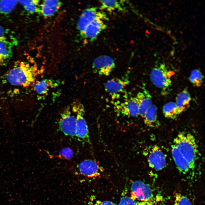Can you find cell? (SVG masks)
<instances>
[{"mask_svg":"<svg viewBox=\"0 0 205 205\" xmlns=\"http://www.w3.org/2000/svg\"><path fill=\"white\" fill-rule=\"evenodd\" d=\"M125 1L123 0H100L101 9L108 12L115 11L125 12L126 10Z\"/></svg>","mask_w":205,"mask_h":205,"instance_id":"obj_18","label":"cell"},{"mask_svg":"<svg viewBox=\"0 0 205 205\" xmlns=\"http://www.w3.org/2000/svg\"><path fill=\"white\" fill-rule=\"evenodd\" d=\"M7 33V30L0 25V37L6 36Z\"/></svg>","mask_w":205,"mask_h":205,"instance_id":"obj_30","label":"cell"},{"mask_svg":"<svg viewBox=\"0 0 205 205\" xmlns=\"http://www.w3.org/2000/svg\"><path fill=\"white\" fill-rule=\"evenodd\" d=\"M118 205H154L151 201H137L131 197L125 196L122 197Z\"/></svg>","mask_w":205,"mask_h":205,"instance_id":"obj_26","label":"cell"},{"mask_svg":"<svg viewBox=\"0 0 205 205\" xmlns=\"http://www.w3.org/2000/svg\"><path fill=\"white\" fill-rule=\"evenodd\" d=\"M115 67L114 60L107 55H102L97 57L92 64L94 72L100 75H109Z\"/></svg>","mask_w":205,"mask_h":205,"instance_id":"obj_7","label":"cell"},{"mask_svg":"<svg viewBox=\"0 0 205 205\" xmlns=\"http://www.w3.org/2000/svg\"><path fill=\"white\" fill-rule=\"evenodd\" d=\"M18 1H0V13L7 14L11 13L15 8Z\"/></svg>","mask_w":205,"mask_h":205,"instance_id":"obj_24","label":"cell"},{"mask_svg":"<svg viewBox=\"0 0 205 205\" xmlns=\"http://www.w3.org/2000/svg\"><path fill=\"white\" fill-rule=\"evenodd\" d=\"M77 167L81 174L89 178L98 176L102 171L96 162L89 159L83 161L78 165Z\"/></svg>","mask_w":205,"mask_h":205,"instance_id":"obj_14","label":"cell"},{"mask_svg":"<svg viewBox=\"0 0 205 205\" xmlns=\"http://www.w3.org/2000/svg\"><path fill=\"white\" fill-rule=\"evenodd\" d=\"M175 205H192V204L186 196L179 194L175 196Z\"/></svg>","mask_w":205,"mask_h":205,"instance_id":"obj_28","label":"cell"},{"mask_svg":"<svg viewBox=\"0 0 205 205\" xmlns=\"http://www.w3.org/2000/svg\"><path fill=\"white\" fill-rule=\"evenodd\" d=\"M163 111L165 116L169 118H175L179 115L176 103L173 102L166 104L163 107Z\"/></svg>","mask_w":205,"mask_h":205,"instance_id":"obj_22","label":"cell"},{"mask_svg":"<svg viewBox=\"0 0 205 205\" xmlns=\"http://www.w3.org/2000/svg\"><path fill=\"white\" fill-rule=\"evenodd\" d=\"M73 150L70 148L65 147L60 150L56 157L62 159H70L73 157Z\"/></svg>","mask_w":205,"mask_h":205,"instance_id":"obj_27","label":"cell"},{"mask_svg":"<svg viewBox=\"0 0 205 205\" xmlns=\"http://www.w3.org/2000/svg\"><path fill=\"white\" fill-rule=\"evenodd\" d=\"M171 152L173 158L178 170L184 174L192 170L190 163L175 146H171Z\"/></svg>","mask_w":205,"mask_h":205,"instance_id":"obj_15","label":"cell"},{"mask_svg":"<svg viewBox=\"0 0 205 205\" xmlns=\"http://www.w3.org/2000/svg\"><path fill=\"white\" fill-rule=\"evenodd\" d=\"M149 150L148 156L149 166L156 171L163 169L166 164L164 154L159 147L156 145L152 147Z\"/></svg>","mask_w":205,"mask_h":205,"instance_id":"obj_11","label":"cell"},{"mask_svg":"<svg viewBox=\"0 0 205 205\" xmlns=\"http://www.w3.org/2000/svg\"><path fill=\"white\" fill-rule=\"evenodd\" d=\"M129 83V80L125 77L113 78L105 83V89L112 99H117Z\"/></svg>","mask_w":205,"mask_h":205,"instance_id":"obj_10","label":"cell"},{"mask_svg":"<svg viewBox=\"0 0 205 205\" xmlns=\"http://www.w3.org/2000/svg\"><path fill=\"white\" fill-rule=\"evenodd\" d=\"M18 3L23 6L24 9L30 13L40 12L38 0L18 1Z\"/></svg>","mask_w":205,"mask_h":205,"instance_id":"obj_23","label":"cell"},{"mask_svg":"<svg viewBox=\"0 0 205 205\" xmlns=\"http://www.w3.org/2000/svg\"><path fill=\"white\" fill-rule=\"evenodd\" d=\"M173 72L168 69L165 64H160L152 69L150 78L153 84L157 87L166 89L172 84L171 77Z\"/></svg>","mask_w":205,"mask_h":205,"instance_id":"obj_4","label":"cell"},{"mask_svg":"<svg viewBox=\"0 0 205 205\" xmlns=\"http://www.w3.org/2000/svg\"><path fill=\"white\" fill-rule=\"evenodd\" d=\"M62 3L58 0H44L40 7V13L45 17L54 15L59 9Z\"/></svg>","mask_w":205,"mask_h":205,"instance_id":"obj_17","label":"cell"},{"mask_svg":"<svg viewBox=\"0 0 205 205\" xmlns=\"http://www.w3.org/2000/svg\"><path fill=\"white\" fill-rule=\"evenodd\" d=\"M106 21L101 18L95 19L87 25L81 35L87 41H93L107 28Z\"/></svg>","mask_w":205,"mask_h":205,"instance_id":"obj_9","label":"cell"},{"mask_svg":"<svg viewBox=\"0 0 205 205\" xmlns=\"http://www.w3.org/2000/svg\"><path fill=\"white\" fill-rule=\"evenodd\" d=\"M94 205H117L114 203L108 200L103 201H97Z\"/></svg>","mask_w":205,"mask_h":205,"instance_id":"obj_29","label":"cell"},{"mask_svg":"<svg viewBox=\"0 0 205 205\" xmlns=\"http://www.w3.org/2000/svg\"><path fill=\"white\" fill-rule=\"evenodd\" d=\"M58 82L50 79H44L35 82L34 89L39 96H45L50 89L57 86Z\"/></svg>","mask_w":205,"mask_h":205,"instance_id":"obj_19","label":"cell"},{"mask_svg":"<svg viewBox=\"0 0 205 205\" xmlns=\"http://www.w3.org/2000/svg\"><path fill=\"white\" fill-rule=\"evenodd\" d=\"M115 109L119 114L131 117L139 115L138 104L135 97H131L115 104Z\"/></svg>","mask_w":205,"mask_h":205,"instance_id":"obj_12","label":"cell"},{"mask_svg":"<svg viewBox=\"0 0 205 205\" xmlns=\"http://www.w3.org/2000/svg\"><path fill=\"white\" fill-rule=\"evenodd\" d=\"M14 39L6 36L0 37V66L6 64L11 58L13 48L16 43Z\"/></svg>","mask_w":205,"mask_h":205,"instance_id":"obj_13","label":"cell"},{"mask_svg":"<svg viewBox=\"0 0 205 205\" xmlns=\"http://www.w3.org/2000/svg\"><path fill=\"white\" fill-rule=\"evenodd\" d=\"M71 106L76 118V138L80 141L90 144L88 127L84 117V105L79 101H76Z\"/></svg>","mask_w":205,"mask_h":205,"instance_id":"obj_3","label":"cell"},{"mask_svg":"<svg viewBox=\"0 0 205 205\" xmlns=\"http://www.w3.org/2000/svg\"><path fill=\"white\" fill-rule=\"evenodd\" d=\"M135 98L139 106V115L144 117L146 111L152 104L151 96L147 90L143 89Z\"/></svg>","mask_w":205,"mask_h":205,"instance_id":"obj_16","label":"cell"},{"mask_svg":"<svg viewBox=\"0 0 205 205\" xmlns=\"http://www.w3.org/2000/svg\"><path fill=\"white\" fill-rule=\"evenodd\" d=\"M101 18L106 21L108 18L104 12L95 7H90L85 9L81 15L77 23V29L81 34L92 21L96 19Z\"/></svg>","mask_w":205,"mask_h":205,"instance_id":"obj_6","label":"cell"},{"mask_svg":"<svg viewBox=\"0 0 205 205\" xmlns=\"http://www.w3.org/2000/svg\"><path fill=\"white\" fill-rule=\"evenodd\" d=\"M204 77L200 70L194 69L191 72L189 80L194 86L200 87L203 83Z\"/></svg>","mask_w":205,"mask_h":205,"instance_id":"obj_25","label":"cell"},{"mask_svg":"<svg viewBox=\"0 0 205 205\" xmlns=\"http://www.w3.org/2000/svg\"><path fill=\"white\" fill-rule=\"evenodd\" d=\"M173 143V144L189 162L192 170H193L198 153L194 136L189 133L181 132L174 139Z\"/></svg>","mask_w":205,"mask_h":205,"instance_id":"obj_2","label":"cell"},{"mask_svg":"<svg viewBox=\"0 0 205 205\" xmlns=\"http://www.w3.org/2000/svg\"><path fill=\"white\" fill-rule=\"evenodd\" d=\"M191 97L186 89L181 92L176 97V102L179 114L185 111L189 107Z\"/></svg>","mask_w":205,"mask_h":205,"instance_id":"obj_20","label":"cell"},{"mask_svg":"<svg viewBox=\"0 0 205 205\" xmlns=\"http://www.w3.org/2000/svg\"><path fill=\"white\" fill-rule=\"evenodd\" d=\"M38 73L34 65L26 61H18L7 72L6 77L13 85L26 87L34 84Z\"/></svg>","mask_w":205,"mask_h":205,"instance_id":"obj_1","label":"cell"},{"mask_svg":"<svg viewBox=\"0 0 205 205\" xmlns=\"http://www.w3.org/2000/svg\"><path fill=\"white\" fill-rule=\"evenodd\" d=\"M58 125L60 130L65 135L76 138V118L71 106L66 107L62 112Z\"/></svg>","mask_w":205,"mask_h":205,"instance_id":"obj_5","label":"cell"},{"mask_svg":"<svg viewBox=\"0 0 205 205\" xmlns=\"http://www.w3.org/2000/svg\"><path fill=\"white\" fill-rule=\"evenodd\" d=\"M131 190V197L134 200L139 201H151L153 196L151 187L140 181H136L132 183Z\"/></svg>","mask_w":205,"mask_h":205,"instance_id":"obj_8","label":"cell"},{"mask_svg":"<svg viewBox=\"0 0 205 205\" xmlns=\"http://www.w3.org/2000/svg\"><path fill=\"white\" fill-rule=\"evenodd\" d=\"M157 108L154 104H152L145 112L144 116V122L147 126L151 127H157L159 125L157 120Z\"/></svg>","mask_w":205,"mask_h":205,"instance_id":"obj_21","label":"cell"}]
</instances>
